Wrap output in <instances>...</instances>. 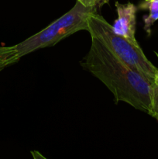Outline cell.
<instances>
[{"label":"cell","instance_id":"1","mask_svg":"<svg viewBox=\"0 0 158 159\" xmlns=\"http://www.w3.org/2000/svg\"><path fill=\"white\" fill-rule=\"evenodd\" d=\"M91 38L89 51L80 62L82 68L112 92L116 103L124 102L150 115L153 84L119 60L98 39Z\"/></svg>","mask_w":158,"mask_h":159},{"label":"cell","instance_id":"2","mask_svg":"<svg viewBox=\"0 0 158 159\" xmlns=\"http://www.w3.org/2000/svg\"><path fill=\"white\" fill-rule=\"evenodd\" d=\"M88 26L91 37L98 39L119 60L153 84L157 68L147 59L139 44H135L115 33L112 25H110L97 11L89 14Z\"/></svg>","mask_w":158,"mask_h":159},{"label":"cell","instance_id":"3","mask_svg":"<svg viewBox=\"0 0 158 159\" xmlns=\"http://www.w3.org/2000/svg\"><path fill=\"white\" fill-rule=\"evenodd\" d=\"M97 10L94 8L86 7L76 1L72 9L49 26L23 41L10 47L16 62L23 56L41 48L54 46L78 31H88V16L91 12Z\"/></svg>","mask_w":158,"mask_h":159},{"label":"cell","instance_id":"4","mask_svg":"<svg viewBox=\"0 0 158 159\" xmlns=\"http://www.w3.org/2000/svg\"><path fill=\"white\" fill-rule=\"evenodd\" d=\"M118 18L112 25L113 30L119 35L135 44H139L136 39V24L137 7L131 2L121 4L116 2Z\"/></svg>","mask_w":158,"mask_h":159},{"label":"cell","instance_id":"5","mask_svg":"<svg viewBox=\"0 0 158 159\" xmlns=\"http://www.w3.org/2000/svg\"><path fill=\"white\" fill-rule=\"evenodd\" d=\"M139 9H148L150 13L143 17L144 30L148 35L151 34V26L158 20V0H144L139 6Z\"/></svg>","mask_w":158,"mask_h":159},{"label":"cell","instance_id":"6","mask_svg":"<svg viewBox=\"0 0 158 159\" xmlns=\"http://www.w3.org/2000/svg\"><path fill=\"white\" fill-rule=\"evenodd\" d=\"M16 63L10 47L0 48V71L6 67Z\"/></svg>","mask_w":158,"mask_h":159},{"label":"cell","instance_id":"7","mask_svg":"<svg viewBox=\"0 0 158 159\" xmlns=\"http://www.w3.org/2000/svg\"><path fill=\"white\" fill-rule=\"evenodd\" d=\"M150 115L158 120V85L155 84L152 86V107Z\"/></svg>","mask_w":158,"mask_h":159},{"label":"cell","instance_id":"8","mask_svg":"<svg viewBox=\"0 0 158 159\" xmlns=\"http://www.w3.org/2000/svg\"><path fill=\"white\" fill-rule=\"evenodd\" d=\"M76 1L79 2L81 4L86 7L94 8V9H98L102 7L104 5L108 4L109 0H76Z\"/></svg>","mask_w":158,"mask_h":159},{"label":"cell","instance_id":"9","mask_svg":"<svg viewBox=\"0 0 158 159\" xmlns=\"http://www.w3.org/2000/svg\"><path fill=\"white\" fill-rule=\"evenodd\" d=\"M153 84L158 85V68L154 75V78H153Z\"/></svg>","mask_w":158,"mask_h":159},{"label":"cell","instance_id":"10","mask_svg":"<svg viewBox=\"0 0 158 159\" xmlns=\"http://www.w3.org/2000/svg\"><path fill=\"white\" fill-rule=\"evenodd\" d=\"M35 152V153L37 154V155H34V154H32V155H33V158H45V157H43V155H40V154L38 152Z\"/></svg>","mask_w":158,"mask_h":159},{"label":"cell","instance_id":"11","mask_svg":"<svg viewBox=\"0 0 158 159\" xmlns=\"http://www.w3.org/2000/svg\"><path fill=\"white\" fill-rule=\"evenodd\" d=\"M156 54V56H157V57H158V54Z\"/></svg>","mask_w":158,"mask_h":159},{"label":"cell","instance_id":"12","mask_svg":"<svg viewBox=\"0 0 158 159\" xmlns=\"http://www.w3.org/2000/svg\"><path fill=\"white\" fill-rule=\"evenodd\" d=\"M0 48H1V47H0Z\"/></svg>","mask_w":158,"mask_h":159},{"label":"cell","instance_id":"13","mask_svg":"<svg viewBox=\"0 0 158 159\" xmlns=\"http://www.w3.org/2000/svg\"></svg>","mask_w":158,"mask_h":159}]
</instances>
